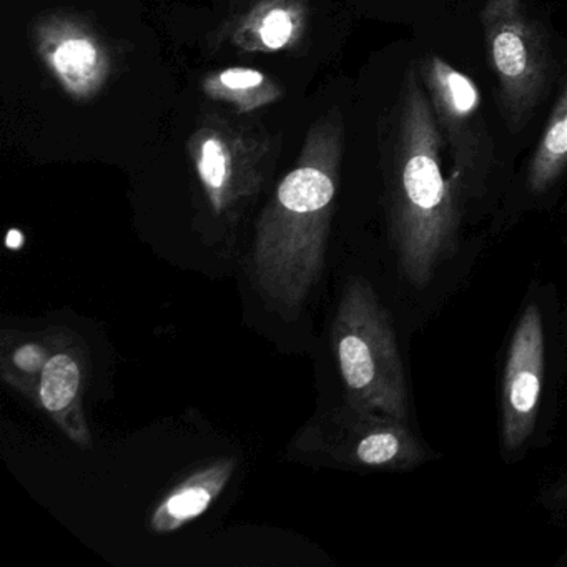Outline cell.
Here are the masks:
<instances>
[{"label":"cell","instance_id":"obj_7","mask_svg":"<svg viewBox=\"0 0 567 567\" xmlns=\"http://www.w3.org/2000/svg\"><path fill=\"white\" fill-rule=\"evenodd\" d=\"M421 81L433 105L441 134L446 135L453 151V174L463 187L467 210H474L486 200V165L477 155L476 121L481 109V94L476 82L454 69L437 55H427L421 62Z\"/></svg>","mask_w":567,"mask_h":567},{"label":"cell","instance_id":"obj_13","mask_svg":"<svg viewBox=\"0 0 567 567\" xmlns=\"http://www.w3.org/2000/svg\"><path fill=\"white\" fill-rule=\"evenodd\" d=\"M261 41L267 48L280 49L290 41L293 34V22L290 16L284 11H274L265 19L261 25Z\"/></svg>","mask_w":567,"mask_h":567},{"label":"cell","instance_id":"obj_4","mask_svg":"<svg viewBox=\"0 0 567 567\" xmlns=\"http://www.w3.org/2000/svg\"><path fill=\"white\" fill-rule=\"evenodd\" d=\"M400 330V321L377 285L363 275H350L330 327L343 398L414 423Z\"/></svg>","mask_w":567,"mask_h":567},{"label":"cell","instance_id":"obj_12","mask_svg":"<svg viewBox=\"0 0 567 567\" xmlns=\"http://www.w3.org/2000/svg\"><path fill=\"white\" fill-rule=\"evenodd\" d=\"M54 65L59 74L69 81L91 78L97 68V51L84 39H71L54 52Z\"/></svg>","mask_w":567,"mask_h":567},{"label":"cell","instance_id":"obj_17","mask_svg":"<svg viewBox=\"0 0 567 567\" xmlns=\"http://www.w3.org/2000/svg\"><path fill=\"white\" fill-rule=\"evenodd\" d=\"M564 311H566V320H567V295H566V298H564Z\"/></svg>","mask_w":567,"mask_h":567},{"label":"cell","instance_id":"obj_9","mask_svg":"<svg viewBox=\"0 0 567 567\" xmlns=\"http://www.w3.org/2000/svg\"><path fill=\"white\" fill-rule=\"evenodd\" d=\"M235 467V457H217L184 477L152 511L148 519L152 533H175L200 517L224 493L234 476Z\"/></svg>","mask_w":567,"mask_h":567},{"label":"cell","instance_id":"obj_3","mask_svg":"<svg viewBox=\"0 0 567 567\" xmlns=\"http://www.w3.org/2000/svg\"><path fill=\"white\" fill-rule=\"evenodd\" d=\"M334 195L333 165H305L285 177L258 221L248 278L265 307L284 320L300 317L323 277Z\"/></svg>","mask_w":567,"mask_h":567},{"label":"cell","instance_id":"obj_10","mask_svg":"<svg viewBox=\"0 0 567 567\" xmlns=\"http://www.w3.org/2000/svg\"><path fill=\"white\" fill-rule=\"evenodd\" d=\"M68 328L22 331L4 328L0 333V378L38 406L42 371Z\"/></svg>","mask_w":567,"mask_h":567},{"label":"cell","instance_id":"obj_2","mask_svg":"<svg viewBox=\"0 0 567 567\" xmlns=\"http://www.w3.org/2000/svg\"><path fill=\"white\" fill-rule=\"evenodd\" d=\"M567 374V320L553 281L533 278L501 354L497 441L504 464L546 446L556 427Z\"/></svg>","mask_w":567,"mask_h":567},{"label":"cell","instance_id":"obj_6","mask_svg":"<svg viewBox=\"0 0 567 567\" xmlns=\"http://www.w3.org/2000/svg\"><path fill=\"white\" fill-rule=\"evenodd\" d=\"M481 25L507 127L511 132L520 131L549 84L546 34L523 0H484Z\"/></svg>","mask_w":567,"mask_h":567},{"label":"cell","instance_id":"obj_11","mask_svg":"<svg viewBox=\"0 0 567 567\" xmlns=\"http://www.w3.org/2000/svg\"><path fill=\"white\" fill-rule=\"evenodd\" d=\"M567 171V81L550 114L546 131L530 157L526 192L539 200L549 194Z\"/></svg>","mask_w":567,"mask_h":567},{"label":"cell","instance_id":"obj_5","mask_svg":"<svg viewBox=\"0 0 567 567\" xmlns=\"http://www.w3.org/2000/svg\"><path fill=\"white\" fill-rule=\"evenodd\" d=\"M290 450L321 466L360 473H411L440 457L411 421L344 398L305 423Z\"/></svg>","mask_w":567,"mask_h":567},{"label":"cell","instance_id":"obj_15","mask_svg":"<svg viewBox=\"0 0 567 567\" xmlns=\"http://www.w3.org/2000/svg\"><path fill=\"white\" fill-rule=\"evenodd\" d=\"M221 84L231 91H247V89L258 87L264 82V75L257 71H247V69H231L224 72L220 78Z\"/></svg>","mask_w":567,"mask_h":567},{"label":"cell","instance_id":"obj_1","mask_svg":"<svg viewBox=\"0 0 567 567\" xmlns=\"http://www.w3.org/2000/svg\"><path fill=\"white\" fill-rule=\"evenodd\" d=\"M400 109L386 247L400 301L396 318L414 333L460 291L481 247L466 237V197L456 175L444 171L443 134L417 69L408 71Z\"/></svg>","mask_w":567,"mask_h":567},{"label":"cell","instance_id":"obj_14","mask_svg":"<svg viewBox=\"0 0 567 567\" xmlns=\"http://www.w3.org/2000/svg\"><path fill=\"white\" fill-rule=\"evenodd\" d=\"M537 504L549 513H567V470L540 489Z\"/></svg>","mask_w":567,"mask_h":567},{"label":"cell","instance_id":"obj_16","mask_svg":"<svg viewBox=\"0 0 567 567\" xmlns=\"http://www.w3.org/2000/svg\"><path fill=\"white\" fill-rule=\"evenodd\" d=\"M556 567H567V547L564 550L563 556L557 559Z\"/></svg>","mask_w":567,"mask_h":567},{"label":"cell","instance_id":"obj_8","mask_svg":"<svg viewBox=\"0 0 567 567\" xmlns=\"http://www.w3.org/2000/svg\"><path fill=\"white\" fill-rule=\"evenodd\" d=\"M89 374V350L74 331H65L42 371L38 408L82 450L92 446V433L84 410Z\"/></svg>","mask_w":567,"mask_h":567}]
</instances>
